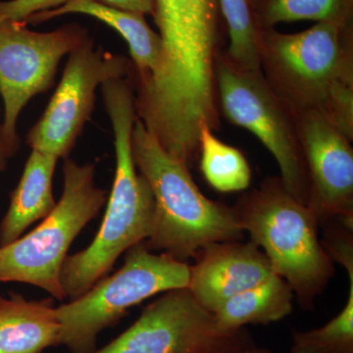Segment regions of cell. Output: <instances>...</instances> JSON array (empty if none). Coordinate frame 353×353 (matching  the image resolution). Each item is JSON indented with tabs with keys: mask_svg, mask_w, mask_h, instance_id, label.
I'll list each match as a JSON object with an SVG mask.
<instances>
[{
	"mask_svg": "<svg viewBox=\"0 0 353 353\" xmlns=\"http://www.w3.org/2000/svg\"><path fill=\"white\" fill-rule=\"evenodd\" d=\"M161 39L157 69L132 80L134 111L148 131L174 141H196L203 126L219 129L216 64L225 50L218 0H155Z\"/></svg>",
	"mask_w": 353,
	"mask_h": 353,
	"instance_id": "cell-1",
	"label": "cell"
},
{
	"mask_svg": "<svg viewBox=\"0 0 353 353\" xmlns=\"http://www.w3.org/2000/svg\"><path fill=\"white\" fill-rule=\"evenodd\" d=\"M260 69L296 115L319 114L353 141V23L259 30Z\"/></svg>",
	"mask_w": 353,
	"mask_h": 353,
	"instance_id": "cell-2",
	"label": "cell"
},
{
	"mask_svg": "<svg viewBox=\"0 0 353 353\" xmlns=\"http://www.w3.org/2000/svg\"><path fill=\"white\" fill-rule=\"evenodd\" d=\"M101 87L113 131L115 176L105 215L94 241L65 260L61 285L71 301L108 276L123 253L148 240L154 220L152 190L132 157V131L137 118L134 90L126 78L111 79Z\"/></svg>",
	"mask_w": 353,
	"mask_h": 353,
	"instance_id": "cell-3",
	"label": "cell"
},
{
	"mask_svg": "<svg viewBox=\"0 0 353 353\" xmlns=\"http://www.w3.org/2000/svg\"><path fill=\"white\" fill-rule=\"evenodd\" d=\"M132 152L154 196L152 232L143 241L148 250L187 262L210 243L243 239L245 232L233 208L204 196L190 168L172 157L138 118L132 131Z\"/></svg>",
	"mask_w": 353,
	"mask_h": 353,
	"instance_id": "cell-4",
	"label": "cell"
},
{
	"mask_svg": "<svg viewBox=\"0 0 353 353\" xmlns=\"http://www.w3.org/2000/svg\"><path fill=\"white\" fill-rule=\"evenodd\" d=\"M232 208L275 274L289 283L301 307L312 308L334 275L313 211L288 192L280 176L265 179L257 189L241 194Z\"/></svg>",
	"mask_w": 353,
	"mask_h": 353,
	"instance_id": "cell-5",
	"label": "cell"
},
{
	"mask_svg": "<svg viewBox=\"0 0 353 353\" xmlns=\"http://www.w3.org/2000/svg\"><path fill=\"white\" fill-rule=\"evenodd\" d=\"M95 165L63 163V192L46 219L29 234L0 246V284L21 283L66 299L61 272L70 246L108 201V192L94 183Z\"/></svg>",
	"mask_w": 353,
	"mask_h": 353,
	"instance_id": "cell-6",
	"label": "cell"
},
{
	"mask_svg": "<svg viewBox=\"0 0 353 353\" xmlns=\"http://www.w3.org/2000/svg\"><path fill=\"white\" fill-rule=\"evenodd\" d=\"M190 265L154 253L143 243L128 250L124 265L83 296L57 307L61 325L60 345L71 353H92L103 330L132 306L160 292L188 288Z\"/></svg>",
	"mask_w": 353,
	"mask_h": 353,
	"instance_id": "cell-7",
	"label": "cell"
},
{
	"mask_svg": "<svg viewBox=\"0 0 353 353\" xmlns=\"http://www.w3.org/2000/svg\"><path fill=\"white\" fill-rule=\"evenodd\" d=\"M215 76L220 115L261 141L277 161L285 189L307 205V171L296 114L274 92L261 70L239 68L224 50Z\"/></svg>",
	"mask_w": 353,
	"mask_h": 353,
	"instance_id": "cell-8",
	"label": "cell"
},
{
	"mask_svg": "<svg viewBox=\"0 0 353 353\" xmlns=\"http://www.w3.org/2000/svg\"><path fill=\"white\" fill-rule=\"evenodd\" d=\"M25 22H0V95L4 114L2 139L7 158L20 150V113L32 97L53 87L65 55L90 39L88 30L68 24L51 32H34Z\"/></svg>",
	"mask_w": 353,
	"mask_h": 353,
	"instance_id": "cell-9",
	"label": "cell"
},
{
	"mask_svg": "<svg viewBox=\"0 0 353 353\" xmlns=\"http://www.w3.org/2000/svg\"><path fill=\"white\" fill-rule=\"evenodd\" d=\"M243 329L224 332L188 288L168 290L134 324L92 353H236L252 347Z\"/></svg>",
	"mask_w": 353,
	"mask_h": 353,
	"instance_id": "cell-10",
	"label": "cell"
},
{
	"mask_svg": "<svg viewBox=\"0 0 353 353\" xmlns=\"http://www.w3.org/2000/svg\"><path fill=\"white\" fill-rule=\"evenodd\" d=\"M131 60L95 48L88 39L68 54L61 81L26 143L32 150L68 158L94 109L97 88L111 79L127 78Z\"/></svg>",
	"mask_w": 353,
	"mask_h": 353,
	"instance_id": "cell-11",
	"label": "cell"
},
{
	"mask_svg": "<svg viewBox=\"0 0 353 353\" xmlns=\"http://www.w3.org/2000/svg\"><path fill=\"white\" fill-rule=\"evenodd\" d=\"M308 178L309 208L319 226L336 221L353 229L352 141L326 118L297 114Z\"/></svg>",
	"mask_w": 353,
	"mask_h": 353,
	"instance_id": "cell-12",
	"label": "cell"
},
{
	"mask_svg": "<svg viewBox=\"0 0 353 353\" xmlns=\"http://www.w3.org/2000/svg\"><path fill=\"white\" fill-rule=\"evenodd\" d=\"M194 259L196 263L190 266L188 289L196 303L210 313L275 275L270 261L252 241L210 243Z\"/></svg>",
	"mask_w": 353,
	"mask_h": 353,
	"instance_id": "cell-13",
	"label": "cell"
},
{
	"mask_svg": "<svg viewBox=\"0 0 353 353\" xmlns=\"http://www.w3.org/2000/svg\"><path fill=\"white\" fill-rule=\"evenodd\" d=\"M82 14L101 21L115 30L126 41L132 61L128 79L145 78L157 69L161 39L145 20V16L102 6L94 0H70L64 6L31 16L26 24H39L67 15Z\"/></svg>",
	"mask_w": 353,
	"mask_h": 353,
	"instance_id": "cell-14",
	"label": "cell"
},
{
	"mask_svg": "<svg viewBox=\"0 0 353 353\" xmlns=\"http://www.w3.org/2000/svg\"><path fill=\"white\" fill-rule=\"evenodd\" d=\"M61 325L52 297L0 296V353H41L60 345Z\"/></svg>",
	"mask_w": 353,
	"mask_h": 353,
	"instance_id": "cell-15",
	"label": "cell"
},
{
	"mask_svg": "<svg viewBox=\"0 0 353 353\" xmlns=\"http://www.w3.org/2000/svg\"><path fill=\"white\" fill-rule=\"evenodd\" d=\"M57 157L32 150L10 203L0 222V246L9 245L24 234L37 221L46 219L57 206L52 192Z\"/></svg>",
	"mask_w": 353,
	"mask_h": 353,
	"instance_id": "cell-16",
	"label": "cell"
},
{
	"mask_svg": "<svg viewBox=\"0 0 353 353\" xmlns=\"http://www.w3.org/2000/svg\"><path fill=\"white\" fill-rule=\"evenodd\" d=\"M294 294L289 283L279 275L229 299L212 313L224 332H236L246 325H267L289 316Z\"/></svg>",
	"mask_w": 353,
	"mask_h": 353,
	"instance_id": "cell-17",
	"label": "cell"
},
{
	"mask_svg": "<svg viewBox=\"0 0 353 353\" xmlns=\"http://www.w3.org/2000/svg\"><path fill=\"white\" fill-rule=\"evenodd\" d=\"M248 3L259 30L305 20L353 23V0H248Z\"/></svg>",
	"mask_w": 353,
	"mask_h": 353,
	"instance_id": "cell-18",
	"label": "cell"
},
{
	"mask_svg": "<svg viewBox=\"0 0 353 353\" xmlns=\"http://www.w3.org/2000/svg\"><path fill=\"white\" fill-rule=\"evenodd\" d=\"M199 157L204 178L218 192H243L250 187L252 170L245 155L221 141L206 126L199 134Z\"/></svg>",
	"mask_w": 353,
	"mask_h": 353,
	"instance_id": "cell-19",
	"label": "cell"
},
{
	"mask_svg": "<svg viewBox=\"0 0 353 353\" xmlns=\"http://www.w3.org/2000/svg\"><path fill=\"white\" fill-rule=\"evenodd\" d=\"M229 44L224 54L239 68L260 69L259 29L255 24L248 0H218Z\"/></svg>",
	"mask_w": 353,
	"mask_h": 353,
	"instance_id": "cell-20",
	"label": "cell"
},
{
	"mask_svg": "<svg viewBox=\"0 0 353 353\" xmlns=\"http://www.w3.org/2000/svg\"><path fill=\"white\" fill-rule=\"evenodd\" d=\"M347 272L350 289L345 307L320 328L294 330L290 353H353V267Z\"/></svg>",
	"mask_w": 353,
	"mask_h": 353,
	"instance_id": "cell-21",
	"label": "cell"
},
{
	"mask_svg": "<svg viewBox=\"0 0 353 353\" xmlns=\"http://www.w3.org/2000/svg\"><path fill=\"white\" fill-rule=\"evenodd\" d=\"M70 0H0V22H26L31 16L52 10Z\"/></svg>",
	"mask_w": 353,
	"mask_h": 353,
	"instance_id": "cell-22",
	"label": "cell"
},
{
	"mask_svg": "<svg viewBox=\"0 0 353 353\" xmlns=\"http://www.w3.org/2000/svg\"><path fill=\"white\" fill-rule=\"evenodd\" d=\"M95 2L119 10L138 13L141 15H153L155 0H94Z\"/></svg>",
	"mask_w": 353,
	"mask_h": 353,
	"instance_id": "cell-23",
	"label": "cell"
},
{
	"mask_svg": "<svg viewBox=\"0 0 353 353\" xmlns=\"http://www.w3.org/2000/svg\"><path fill=\"white\" fill-rule=\"evenodd\" d=\"M7 158L6 148H4L3 139H2L1 123H0V172H3L7 166Z\"/></svg>",
	"mask_w": 353,
	"mask_h": 353,
	"instance_id": "cell-24",
	"label": "cell"
},
{
	"mask_svg": "<svg viewBox=\"0 0 353 353\" xmlns=\"http://www.w3.org/2000/svg\"><path fill=\"white\" fill-rule=\"evenodd\" d=\"M236 353H274L271 352V350H267V348H261V347H255L252 345V347H248L245 348V350H241V352Z\"/></svg>",
	"mask_w": 353,
	"mask_h": 353,
	"instance_id": "cell-25",
	"label": "cell"
}]
</instances>
